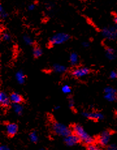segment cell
Instances as JSON below:
<instances>
[{
	"mask_svg": "<svg viewBox=\"0 0 117 150\" xmlns=\"http://www.w3.org/2000/svg\"><path fill=\"white\" fill-rule=\"evenodd\" d=\"M73 133L77 135V137L80 140V142L87 145L92 144L95 139L85 131V129L79 124H75L72 127Z\"/></svg>",
	"mask_w": 117,
	"mask_h": 150,
	"instance_id": "1",
	"label": "cell"
},
{
	"mask_svg": "<svg viewBox=\"0 0 117 150\" xmlns=\"http://www.w3.org/2000/svg\"><path fill=\"white\" fill-rule=\"evenodd\" d=\"M52 130L58 136L64 138L72 133V130H71L68 127L65 125L63 123L57 122H54L52 123Z\"/></svg>",
	"mask_w": 117,
	"mask_h": 150,
	"instance_id": "2",
	"label": "cell"
},
{
	"mask_svg": "<svg viewBox=\"0 0 117 150\" xmlns=\"http://www.w3.org/2000/svg\"><path fill=\"white\" fill-rule=\"evenodd\" d=\"M70 37L66 33H57L51 37L49 42L51 45H60L64 44L70 39Z\"/></svg>",
	"mask_w": 117,
	"mask_h": 150,
	"instance_id": "3",
	"label": "cell"
},
{
	"mask_svg": "<svg viewBox=\"0 0 117 150\" xmlns=\"http://www.w3.org/2000/svg\"><path fill=\"white\" fill-rule=\"evenodd\" d=\"M102 35L105 39L115 41L117 39V29L113 26L105 27L102 30Z\"/></svg>",
	"mask_w": 117,
	"mask_h": 150,
	"instance_id": "4",
	"label": "cell"
},
{
	"mask_svg": "<svg viewBox=\"0 0 117 150\" xmlns=\"http://www.w3.org/2000/svg\"><path fill=\"white\" fill-rule=\"evenodd\" d=\"M104 93L105 99L107 101L115 102L117 100V91L114 88L107 86L105 88Z\"/></svg>",
	"mask_w": 117,
	"mask_h": 150,
	"instance_id": "5",
	"label": "cell"
},
{
	"mask_svg": "<svg viewBox=\"0 0 117 150\" xmlns=\"http://www.w3.org/2000/svg\"><path fill=\"white\" fill-rule=\"evenodd\" d=\"M82 116L88 120L94 121H99L104 118V114L99 112H82Z\"/></svg>",
	"mask_w": 117,
	"mask_h": 150,
	"instance_id": "6",
	"label": "cell"
},
{
	"mask_svg": "<svg viewBox=\"0 0 117 150\" xmlns=\"http://www.w3.org/2000/svg\"><path fill=\"white\" fill-rule=\"evenodd\" d=\"M111 137V132L109 131H103L99 134L98 142L101 146H106L109 144Z\"/></svg>",
	"mask_w": 117,
	"mask_h": 150,
	"instance_id": "7",
	"label": "cell"
},
{
	"mask_svg": "<svg viewBox=\"0 0 117 150\" xmlns=\"http://www.w3.org/2000/svg\"><path fill=\"white\" fill-rule=\"evenodd\" d=\"M90 69L86 67H80L74 69L72 72V74L74 77L80 79L87 76L90 73Z\"/></svg>",
	"mask_w": 117,
	"mask_h": 150,
	"instance_id": "8",
	"label": "cell"
},
{
	"mask_svg": "<svg viewBox=\"0 0 117 150\" xmlns=\"http://www.w3.org/2000/svg\"><path fill=\"white\" fill-rule=\"evenodd\" d=\"M64 142L68 146H74L80 142V140L74 133H71L68 136L64 138Z\"/></svg>",
	"mask_w": 117,
	"mask_h": 150,
	"instance_id": "9",
	"label": "cell"
},
{
	"mask_svg": "<svg viewBox=\"0 0 117 150\" xmlns=\"http://www.w3.org/2000/svg\"><path fill=\"white\" fill-rule=\"evenodd\" d=\"M6 133L8 137H13L17 134L18 131V126L15 123H8L5 126Z\"/></svg>",
	"mask_w": 117,
	"mask_h": 150,
	"instance_id": "10",
	"label": "cell"
},
{
	"mask_svg": "<svg viewBox=\"0 0 117 150\" xmlns=\"http://www.w3.org/2000/svg\"><path fill=\"white\" fill-rule=\"evenodd\" d=\"M11 103L10 97L8 96L5 92H0V105H1L2 107H8V106H9Z\"/></svg>",
	"mask_w": 117,
	"mask_h": 150,
	"instance_id": "11",
	"label": "cell"
},
{
	"mask_svg": "<svg viewBox=\"0 0 117 150\" xmlns=\"http://www.w3.org/2000/svg\"><path fill=\"white\" fill-rule=\"evenodd\" d=\"M10 100L11 102L13 104H22L24 101V98L20 94L16 92H13V93L10 95Z\"/></svg>",
	"mask_w": 117,
	"mask_h": 150,
	"instance_id": "12",
	"label": "cell"
},
{
	"mask_svg": "<svg viewBox=\"0 0 117 150\" xmlns=\"http://www.w3.org/2000/svg\"><path fill=\"white\" fill-rule=\"evenodd\" d=\"M105 56H106L108 59L111 60V61H113V60H115L116 58V52L114 48L108 47L106 48V50H105Z\"/></svg>",
	"mask_w": 117,
	"mask_h": 150,
	"instance_id": "13",
	"label": "cell"
},
{
	"mask_svg": "<svg viewBox=\"0 0 117 150\" xmlns=\"http://www.w3.org/2000/svg\"><path fill=\"white\" fill-rule=\"evenodd\" d=\"M53 70L56 73L62 74L65 73L67 71V67L65 65L55 63L53 65Z\"/></svg>",
	"mask_w": 117,
	"mask_h": 150,
	"instance_id": "14",
	"label": "cell"
},
{
	"mask_svg": "<svg viewBox=\"0 0 117 150\" xmlns=\"http://www.w3.org/2000/svg\"><path fill=\"white\" fill-rule=\"evenodd\" d=\"M25 75L22 71H18L15 74V79L19 84H24L25 82Z\"/></svg>",
	"mask_w": 117,
	"mask_h": 150,
	"instance_id": "15",
	"label": "cell"
},
{
	"mask_svg": "<svg viewBox=\"0 0 117 150\" xmlns=\"http://www.w3.org/2000/svg\"><path fill=\"white\" fill-rule=\"evenodd\" d=\"M12 108L15 113L18 116L22 115L24 111V106L22 105V104H13Z\"/></svg>",
	"mask_w": 117,
	"mask_h": 150,
	"instance_id": "16",
	"label": "cell"
},
{
	"mask_svg": "<svg viewBox=\"0 0 117 150\" xmlns=\"http://www.w3.org/2000/svg\"><path fill=\"white\" fill-rule=\"evenodd\" d=\"M69 60L70 64L72 66H76L79 63V56L75 52L71 53L69 57Z\"/></svg>",
	"mask_w": 117,
	"mask_h": 150,
	"instance_id": "17",
	"label": "cell"
},
{
	"mask_svg": "<svg viewBox=\"0 0 117 150\" xmlns=\"http://www.w3.org/2000/svg\"><path fill=\"white\" fill-rule=\"evenodd\" d=\"M42 54H43V50L42 49L39 47H35L33 49V55L35 58H38V57H41Z\"/></svg>",
	"mask_w": 117,
	"mask_h": 150,
	"instance_id": "18",
	"label": "cell"
},
{
	"mask_svg": "<svg viewBox=\"0 0 117 150\" xmlns=\"http://www.w3.org/2000/svg\"><path fill=\"white\" fill-rule=\"evenodd\" d=\"M29 140L31 142L37 143L39 141V136L35 131H32L29 134Z\"/></svg>",
	"mask_w": 117,
	"mask_h": 150,
	"instance_id": "19",
	"label": "cell"
},
{
	"mask_svg": "<svg viewBox=\"0 0 117 150\" xmlns=\"http://www.w3.org/2000/svg\"><path fill=\"white\" fill-rule=\"evenodd\" d=\"M23 41H24L25 45L28 46H32L34 44V41L31 37L27 35H24L23 36Z\"/></svg>",
	"mask_w": 117,
	"mask_h": 150,
	"instance_id": "20",
	"label": "cell"
},
{
	"mask_svg": "<svg viewBox=\"0 0 117 150\" xmlns=\"http://www.w3.org/2000/svg\"><path fill=\"white\" fill-rule=\"evenodd\" d=\"M61 90L62 91V93L64 94H70L71 92H72V88H71L69 85L65 84L62 86Z\"/></svg>",
	"mask_w": 117,
	"mask_h": 150,
	"instance_id": "21",
	"label": "cell"
},
{
	"mask_svg": "<svg viewBox=\"0 0 117 150\" xmlns=\"http://www.w3.org/2000/svg\"><path fill=\"white\" fill-rule=\"evenodd\" d=\"M8 15V13L5 10V8L3 7V6L1 5V6H0V17H1L2 19H5L7 18Z\"/></svg>",
	"mask_w": 117,
	"mask_h": 150,
	"instance_id": "22",
	"label": "cell"
},
{
	"mask_svg": "<svg viewBox=\"0 0 117 150\" xmlns=\"http://www.w3.org/2000/svg\"><path fill=\"white\" fill-rule=\"evenodd\" d=\"M1 38L3 39V41H4L5 42H8V41H11V36L8 33L4 32L1 35Z\"/></svg>",
	"mask_w": 117,
	"mask_h": 150,
	"instance_id": "23",
	"label": "cell"
},
{
	"mask_svg": "<svg viewBox=\"0 0 117 150\" xmlns=\"http://www.w3.org/2000/svg\"><path fill=\"white\" fill-rule=\"evenodd\" d=\"M68 105H69V107L71 109H74V106H75V102H74V100L73 98L70 97L68 99Z\"/></svg>",
	"mask_w": 117,
	"mask_h": 150,
	"instance_id": "24",
	"label": "cell"
},
{
	"mask_svg": "<svg viewBox=\"0 0 117 150\" xmlns=\"http://www.w3.org/2000/svg\"><path fill=\"white\" fill-rule=\"evenodd\" d=\"M87 150H103V149L99 148L98 146L94 145V144H90V145L88 146Z\"/></svg>",
	"mask_w": 117,
	"mask_h": 150,
	"instance_id": "25",
	"label": "cell"
},
{
	"mask_svg": "<svg viewBox=\"0 0 117 150\" xmlns=\"http://www.w3.org/2000/svg\"><path fill=\"white\" fill-rule=\"evenodd\" d=\"M109 78L112 80H115L117 79V71H112L109 74Z\"/></svg>",
	"mask_w": 117,
	"mask_h": 150,
	"instance_id": "26",
	"label": "cell"
},
{
	"mask_svg": "<svg viewBox=\"0 0 117 150\" xmlns=\"http://www.w3.org/2000/svg\"><path fill=\"white\" fill-rule=\"evenodd\" d=\"M107 150H117V146L116 144H110L107 146Z\"/></svg>",
	"mask_w": 117,
	"mask_h": 150,
	"instance_id": "27",
	"label": "cell"
},
{
	"mask_svg": "<svg viewBox=\"0 0 117 150\" xmlns=\"http://www.w3.org/2000/svg\"><path fill=\"white\" fill-rule=\"evenodd\" d=\"M35 7H36V6H35V4H31L30 5H28L27 8H28V10H29V11H34V10L35 9Z\"/></svg>",
	"mask_w": 117,
	"mask_h": 150,
	"instance_id": "28",
	"label": "cell"
},
{
	"mask_svg": "<svg viewBox=\"0 0 117 150\" xmlns=\"http://www.w3.org/2000/svg\"><path fill=\"white\" fill-rule=\"evenodd\" d=\"M0 150H11L7 146L2 145L0 146Z\"/></svg>",
	"mask_w": 117,
	"mask_h": 150,
	"instance_id": "29",
	"label": "cell"
},
{
	"mask_svg": "<svg viewBox=\"0 0 117 150\" xmlns=\"http://www.w3.org/2000/svg\"><path fill=\"white\" fill-rule=\"evenodd\" d=\"M82 46L84 48H88V47H89V42L87 41H83L82 42Z\"/></svg>",
	"mask_w": 117,
	"mask_h": 150,
	"instance_id": "30",
	"label": "cell"
},
{
	"mask_svg": "<svg viewBox=\"0 0 117 150\" xmlns=\"http://www.w3.org/2000/svg\"><path fill=\"white\" fill-rule=\"evenodd\" d=\"M114 22H115V26L117 29V16H116L115 18H114Z\"/></svg>",
	"mask_w": 117,
	"mask_h": 150,
	"instance_id": "31",
	"label": "cell"
},
{
	"mask_svg": "<svg viewBox=\"0 0 117 150\" xmlns=\"http://www.w3.org/2000/svg\"><path fill=\"white\" fill-rule=\"evenodd\" d=\"M60 108H61V106H55V108H54V110H59Z\"/></svg>",
	"mask_w": 117,
	"mask_h": 150,
	"instance_id": "32",
	"label": "cell"
},
{
	"mask_svg": "<svg viewBox=\"0 0 117 150\" xmlns=\"http://www.w3.org/2000/svg\"><path fill=\"white\" fill-rule=\"evenodd\" d=\"M39 150H46V149H45V148H42L40 149Z\"/></svg>",
	"mask_w": 117,
	"mask_h": 150,
	"instance_id": "33",
	"label": "cell"
}]
</instances>
